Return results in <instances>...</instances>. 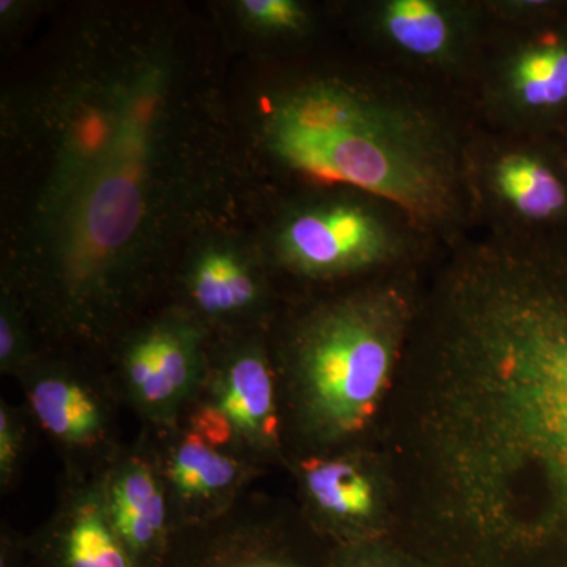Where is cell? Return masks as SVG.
<instances>
[{"instance_id":"obj_2","label":"cell","mask_w":567,"mask_h":567,"mask_svg":"<svg viewBox=\"0 0 567 567\" xmlns=\"http://www.w3.org/2000/svg\"><path fill=\"white\" fill-rule=\"evenodd\" d=\"M477 123L464 96L358 52L306 66L267 92L260 141L303 186H349L398 205L443 249L476 234L465 153Z\"/></svg>"},{"instance_id":"obj_22","label":"cell","mask_w":567,"mask_h":567,"mask_svg":"<svg viewBox=\"0 0 567 567\" xmlns=\"http://www.w3.org/2000/svg\"><path fill=\"white\" fill-rule=\"evenodd\" d=\"M357 567H401V566H395L393 565V563H382V561H369V563H364V565H360V566H357Z\"/></svg>"},{"instance_id":"obj_6","label":"cell","mask_w":567,"mask_h":567,"mask_svg":"<svg viewBox=\"0 0 567 567\" xmlns=\"http://www.w3.org/2000/svg\"><path fill=\"white\" fill-rule=\"evenodd\" d=\"M346 20L360 54L465 100L491 32L484 0H364Z\"/></svg>"},{"instance_id":"obj_5","label":"cell","mask_w":567,"mask_h":567,"mask_svg":"<svg viewBox=\"0 0 567 567\" xmlns=\"http://www.w3.org/2000/svg\"><path fill=\"white\" fill-rule=\"evenodd\" d=\"M262 248L308 281H363L424 268L445 252L398 205L349 186H301L290 194Z\"/></svg>"},{"instance_id":"obj_10","label":"cell","mask_w":567,"mask_h":567,"mask_svg":"<svg viewBox=\"0 0 567 567\" xmlns=\"http://www.w3.org/2000/svg\"><path fill=\"white\" fill-rule=\"evenodd\" d=\"M196 364V338L186 328L159 324L134 342L128 374L148 404L173 401L189 385Z\"/></svg>"},{"instance_id":"obj_15","label":"cell","mask_w":567,"mask_h":567,"mask_svg":"<svg viewBox=\"0 0 567 567\" xmlns=\"http://www.w3.org/2000/svg\"><path fill=\"white\" fill-rule=\"evenodd\" d=\"M306 480L316 502L336 516H364L374 503L371 484L346 462L328 461L311 465Z\"/></svg>"},{"instance_id":"obj_7","label":"cell","mask_w":567,"mask_h":567,"mask_svg":"<svg viewBox=\"0 0 567 567\" xmlns=\"http://www.w3.org/2000/svg\"><path fill=\"white\" fill-rule=\"evenodd\" d=\"M477 126L558 137L567 128V0L539 20L495 24L466 96Z\"/></svg>"},{"instance_id":"obj_8","label":"cell","mask_w":567,"mask_h":567,"mask_svg":"<svg viewBox=\"0 0 567 567\" xmlns=\"http://www.w3.org/2000/svg\"><path fill=\"white\" fill-rule=\"evenodd\" d=\"M465 186L476 234L567 233V159L558 137L477 126L466 147Z\"/></svg>"},{"instance_id":"obj_4","label":"cell","mask_w":567,"mask_h":567,"mask_svg":"<svg viewBox=\"0 0 567 567\" xmlns=\"http://www.w3.org/2000/svg\"><path fill=\"white\" fill-rule=\"evenodd\" d=\"M424 268L354 282L319 305L293 331V357L312 404L339 431L374 412L388 377L404 361L425 286Z\"/></svg>"},{"instance_id":"obj_20","label":"cell","mask_w":567,"mask_h":567,"mask_svg":"<svg viewBox=\"0 0 567 567\" xmlns=\"http://www.w3.org/2000/svg\"><path fill=\"white\" fill-rule=\"evenodd\" d=\"M0 435H2V466L3 470H6V466L11 465V461H13V436H11V427L9 423V417H7L6 412L2 413V432H0Z\"/></svg>"},{"instance_id":"obj_11","label":"cell","mask_w":567,"mask_h":567,"mask_svg":"<svg viewBox=\"0 0 567 567\" xmlns=\"http://www.w3.org/2000/svg\"><path fill=\"white\" fill-rule=\"evenodd\" d=\"M221 412L229 423L251 434H274V386L259 354L246 353L234 361L224 380Z\"/></svg>"},{"instance_id":"obj_23","label":"cell","mask_w":567,"mask_h":567,"mask_svg":"<svg viewBox=\"0 0 567 567\" xmlns=\"http://www.w3.org/2000/svg\"><path fill=\"white\" fill-rule=\"evenodd\" d=\"M558 140H559V144H561L563 152H565L566 159H567V128L565 130V132L559 134Z\"/></svg>"},{"instance_id":"obj_18","label":"cell","mask_w":567,"mask_h":567,"mask_svg":"<svg viewBox=\"0 0 567 567\" xmlns=\"http://www.w3.org/2000/svg\"><path fill=\"white\" fill-rule=\"evenodd\" d=\"M495 24H525L546 17L561 0H484Z\"/></svg>"},{"instance_id":"obj_13","label":"cell","mask_w":567,"mask_h":567,"mask_svg":"<svg viewBox=\"0 0 567 567\" xmlns=\"http://www.w3.org/2000/svg\"><path fill=\"white\" fill-rule=\"evenodd\" d=\"M32 404L41 424L61 439L81 440L95 434L99 409L82 388L62 379H48L33 390Z\"/></svg>"},{"instance_id":"obj_16","label":"cell","mask_w":567,"mask_h":567,"mask_svg":"<svg viewBox=\"0 0 567 567\" xmlns=\"http://www.w3.org/2000/svg\"><path fill=\"white\" fill-rule=\"evenodd\" d=\"M173 480L186 495H210L233 483L237 468L233 458L205 445L199 435H192L175 454Z\"/></svg>"},{"instance_id":"obj_19","label":"cell","mask_w":567,"mask_h":567,"mask_svg":"<svg viewBox=\"0 0 567 567\" xmlns=\"http://www.w3.org/2000/svg\"><path fill=\"white\" fill-rule=\"evenodd\" d=\"M18 333L14 328L13 319H11L10 312L3 308L2 319H0V358L2 361H9L18 350Z\"/></svg>"},{"instance_id":"obj_17","label":"cell","mask_w":567,"mask_h":567,"mask_svg":"<svg viewBox=\"0 0 567 567\" xmlns=\"http://www.w3.org/2000/svg\"><path fill=\"white\" fill-rule=\"evenodd\" d=\"M70 567H126L117 540L96 513L80 517L70 533Z\"/></svg>"},{"instance_id":"obj_1","label":"cell","mask_w":567,"mask_h":567,"mask_svg":"<svg viewBox=\"0 0 567 567\" xmlns=\"http://www.w3.org/2000/svg\"><path fill=\"white\" fill-rule=\"evenodd\" d=\"M409 371L435 385L436 447L475 535L567 551V233L443 252Z\"/></svg>"},{"instance_id":"obj_12","label":"cell","mask_w":567,"mask_h":567,"mask_svg":"<svg viewBox=\"0 0 567 567\" xmlns=\"http://www.w3.org/2000/svg\"><path fill=\"white\" fill-rule=\"evenodd\" d=\"M112 518L123 539L134 548L148 546L164 524V499L145 468H132L112 488Z\"/></svg>"},{"instance_id":"obj_21","label":"cell","mask_w":567,"mask_h":567,"mask_svg":"<svg viewBox=\"0 0 567 567\" xmlns=\"http://www.w3.org/2000/svg\"><path fill=\"white\" fill-rule=\"evenodd\" d=\"M546 567H567V551L544 559Z\"/></svg>"},{"instance_id":"obj_9","label":"cell","mask_w":567,"mask_h":567,"mask_svg":"<svg viewBox=\"0 0 567 567\" xmlns=\"http://www.w3.org/2000/svg\"><path fill=\"white\" fill-rule=\"evenodd\" d=\"M233 237L213 235L196 246L189 262L188 286L205 315L244 312L259 301V251Z\"/></svg>"},{"instance_id":"obj_14","label":"cell","mask_w":567,"mask_h":567,"mask_svg":"<svg viewBox=\"0 0 567 567\" xmlns=\"http://www.w3.org/2000/svg\"><path fill=\"white\" fill-rule=\"evenodd\" d=\"M237 11L248 31L271 43L303 48L319 33V13L301 0H241Z\"/></svg>"},{"instance_id":"obj_3","label":"cell","mask_w":567,"mask_h":567,"mask_svg":"<svg viewBox=\"0 0 567 567\" xmlns=\"http://www.w3.org/2000/svg\"><path fill=\"white\" fill-rule=\"evenodd\" d=\"M173 65L142 55L114 80L106 141L58 207L40 219L43 248L69 274L96 278L152 248L163 200Z\"/></svg>"}]
</instances>
